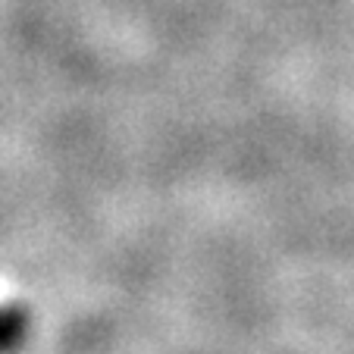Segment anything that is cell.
Masks as SVG:
<instances>
[{
	"label": "cell",
	"mask_w": 354,
	"mask_h": 354,
	"mask_svg": "<svg viewBox=\"0 0 354 354\" xmlns=\"http://www.w3.org/2000/svg\"><path fill=\"white\" fill-rule=\"evenodd\" d=\"M28 339V314L19 304L0 308V354H13Z\"/></svg>",
	"instance_id": "obj_1"
}]
</instances>
